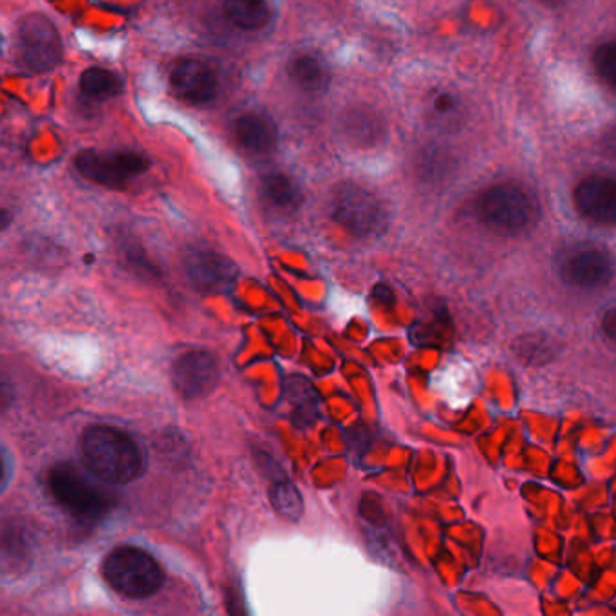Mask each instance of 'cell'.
I'll list each match as a JSON object with an SVG mask.
<instances>
[{
	"label": "cell",
	"instance_id": "obj_23",
	"mask_svg": "<svg viewBox=\"0 0 616 616\" xmlns=\"http://www.w3.org/2000/svg\"><path fill=\"white\" fill-rule=\"evenodd\" d=\"M432 107H435L438 117L449 118V120H454V117H458V103L449 92H440L432 101Z\"/></svg>",
	"mask_w": 616,
	"mask_h": 616
},
{
	"label": "cell",
	"instance_id": "obj_20",
	"mask_svg": "<svg viewBox=\"0 0 616 616\" xmlns=\"http://www.w3.org/2000/svg\"><path fill=\"white\" fill-rule=\"evenodd\" d=\"M272 505L284 519L298 520L302 516L304 501L297 486L288 480H277L272 486Z\"/></svg>",
	"mask_w": 616,
	"mask_h": 616
},
{
	"label": "cell",
	"instance_id": "obj_6",
	"mask_svg": "<svg viewBox=\"0 0 616 616\" xmlns=\"http://www.w3.org/2000/svg\"><path fill=\"white\" fill-rule=\"evenodd\" d=\"M19 58L31 73H47L62 61V38L55 24L44 15H28L16 31Z\"/></svg>",
	"mask_w": 616,
	"mask_h": 616
},
{
	"label": "cell",
	"instance_id": "obj_11",
	"mask_svg": "<svg viewBox=\"0 0 616 616\" xmlns=\"http://www.w3.org/2000/svg\"><path fill=\"white\" fill-rule=\"evenodd\" d=\"M187 273L190 280L208 294L230 292L238 280L235 264L224 255L207 250L188 253Z\"/></svg>",
	"mask_w": 616,
	"mask_h": 616
},
{
	"label": "cell",
	"instance_id": "obj_1",
	"mask_svg": "<svg viewBox=\"0 0 616 616\" xmlns=\"http://www.w3.org/2000/svg\"><path fill=\"white\" fill-rule=\"evenodd\" d=\"M81 454L98 480L109 485H127L143 472L142 450L122 432L112 427H91L81 438Z\"/></svg>",
	"mask_w": 616,
	"mask_h": 616
},
{
	"label": "cell",
	"instance_id": "obj_15",
	"mask_svg": "<svg viewBox=\"0 0 616 616\" xmlns=\"http://www.w3.org/2000/svg\"><path fill=\"white\" fill-rule=\"evenodd\" d=\"M261 193L272 207L284 210V212H294L302 205V190L294 177L288 174L273 173L264 177L261 183Z\"/></svg>",
	"mask_w": 616,
	"mask_h": 616
},
{
	"label": "cell",
	"instance_id": "obj_18",
	"mask_svg": "<svg viewBox=\"0 0 616 616\" xmlns=\"http://www.w3.org/2000/svg\"><path fill=\"white\" fill-rule=\"evenodd\" d=\"M342 132L353 143L374 145L384 134V123L373 112L354 109L342 118Z\"/></svg>",
	"mask_w": 616,
	"mask_h": 616
},
{
	"label": "cell",
	"instance_id": "obj_24",
	"mask_svg": "<svg viewBox=\"0 0 616 616\" xmlns=\"http://www.w3.org/2000/svg\"><path fill=\"white\" fill-rule=\"evenodd\" d=\"M602 331L606 334V339L616 348V308L609 309L604 319H602Z\"/></svg>",
	"mask_w": 616,
	"mask_h": 616
},
{
	"label": "cell",
	"instance_id": "obj_22",
	"mask_svg": "<svg viewBox=\"0 0 616 616\" xmlns=\"http://www.w3.org/2000/svg\"><path fill=\"white\" fill-rule=\"evenodd\" d=\"M593 62H595L596 73H598L602 80L612 87H616V41L602 44L596 50Z\"/></svg>",
	"mask_w": 616,
	"mask_h": 616
},
{
	"label": "cell",
	"instance_id": "obj_7",
	"mask_svg": "<svg viewBox=\"0 0 616 616\" xmlns=\"http://www.w3.org/2000/svg\"><path fill=\"white\" fill-rule=\"evenodd\" d=\"M562 283L582 292L606 288L615 277V263L606 250L590 244L573 246L562 253L557 264Z\"/></svg>",
	"mask_w": 616,
	"mask_h": 616
},
{
	"label": "cell",
	"instance_id": "obj_12",
	"mask_svg": "<svg viewBox=\"0 0 616 616\" xmlns=\"http://www.w3.org/2000/svg\"><path fill=\"white\" fill-rule=\"evenodd\" d=\"M177 97L190 103H208L218 97V75L207 62L187 58L176 64L170 75Z\"/></svg>",
	"mask_w": 616,
	"mask_h": 616
},
{
	"label": "cell",
	"instance_id": "obj_2",
	"mask_svg": "<svg viewBox=\"0 0 616 616\" xmlns=\"http://www.w3.org/2000/svg\"><path fill=\"white\" fill-rule=\"evenodd\" d=\"M101 575L120 595L143 601L156 595L163 586V571L156 559L134 546H120L106 557Z\"/></svg>",
	"mask_w": 616,
	"mask_h": 616
},
{
	"label": "cell",
	"instance_id": "obj_19",
	"mask_svg": "<svg viewBox=\"0 0 616 616\" xmlns=\"http://www.w3.org/2000/svg\"><path fill=\"white\" fill-rule=\"evenodd\" d=\"M80 89L84 95L95 98V100H109L122 92L123 84L117 73L101 69V67H91L81 75Z\"/></svg>",
	"mask_w": 616,
	"mask_h": 616
},
{
	"label": "cell",
	"instance_id": "obj_25",
	"mask_svg": "<svg viewBox=\"0 0 616 616\" xmlns=\"http://www.w3.org/2000/svg\"><path fill=\"white\" fill-rule=\"evenodd\" d=\"M602 151L606 152L607 156L616 160V125H613L602 138Z\"/></svg>",
	"mask_w": 616,
	"mask_h": 616
},
{
	"label": "cell",
	"instance_id": "obj_14",
	"mask_svg": "<svg viewBox=\"0 0 616 616\" xmlns=\"http://www.w3.org/2000/svg\"><path fill=\"white\" fill-rule=\"evenodd\" d=\"M288 75L295 86L306 92H323L331 81V72L317 53H298L288 64Z\"/></svg>",
	"mask_w": 616,
	"mask_h": 616
},
{
	"label": "cell",
	"instance_id": "obj_5",
	"mask_svg": "<svg viewBox=\"0 0 616 616\" xmlns=\"http://www.w3.org/2000/svg\"><path fill=\"white\" fill-rule=\"evenodd\" d=\"M333 218L359 238H376L389 227V212L384 201L359 185H344L334 194Z\"/></svg>",
	"mask_w": 616,
	"mask_h": 616
},
{
	"label": "cell",
	"instance_id": "obj_17",
	"mask_svg": "<svg viewBox=\"0 0 616 616\" xmlns=\"http://www.w3.org/2000/svg\"><path fill=\"white\" fill-rule=\"evenodd\" d=\"M288 402L298 427H308L319 416V395L308 380L294 376L288 382Z\"/></svg>",
	"mask_w": 616,
	"mask_h": 616
},
{
	"label": "cell",
	"instance_id": "obj_21",
	"mask_svg": "<svg viewBox=\"0 0 616 616\" xmlns=\"http://www.w3.org/2000/svg\"><path fill=\"white\" fill-rule=\"evenodd\" d=\"M516 351L526 364H546L553 356V348L541 334H528L517 340Z\"/></svg>",
	"mask_w": 616,
	"mask_h": 616
},
{
	"label": "cell",
	"instance_id": "obj_26",
	"mask_svg": "<svg viewBox=\"0 0 616 616\" xmlns=\"http://www.w3.org/2000/svg\"><path fill=\"white\" fill-rule=\"evenodd\" d=\"M544 2H556V0H544Z\"/></svg>",
	"mask_w": 616,
	"mask_h": 616
},
{
	"label": "cell",
	"instance_id": "obj_16",
	"mask_svg": "<svg viewBox=\"0 0 616 616\" xmlns=\"http://www.w3.org/2000/svg\"><path fill=\"white\" fill-rule=\"evenodd\" d=\"M224 15L241 30H261L272 19L268 0H224Z\"/></svg>",
	"mask_w": 616,
	"mask_h": 616
},
{
	"label": "cell",
	"instance_id": "obj_4",
	"mask_svg": "<svg viewBox=\"0 0 616 616\" xmlns=\"http://www.w3.org/2000/svg\"><path fill=\"white\" fill-rule=\"evenodd\" d=\"M47 485L56 503L84 522L100 520L111 510V497L91 480H87L76 466H55L47 477Z\"/></svg>",
	"mask_w": 616,
	"mask_h": 616
},
{
	"label": "cell",
	"instance_id": "obj_8",
	"mask_svg": "<svg viewBox=\"0 0 616 616\" xmlns=\"http://www.w3.org/2000/svg\"><path fill=\"white\" fill-rule=\"evenodd\" d=\"M75 167L81 176L101 187L123 188L129 179L148 168V160L132 151H84L75 157Z\"/></svg>",
	"mask_w": 616,
	"mask_h": 616
},
{
	"label": "cell",
	"instance_id": "obj_10",
	"mask_svg": "<svg viewBox=\"0 0 616 616\" xmlns=\"http://www.w3.org/2000/svg\"><path fill=\"white\" fill-rule=\"evenodd\" d=\"M582 218L596 224H616V179L609 176H590L579 183L573 194Z\"/></svg>",
	"mask_w": 616,
	"mask_h": 616
},
{
	"label": "cell",
	"instance_id": "obj_13",
	"mask_svg": "<svg viewBox=\"0 0 616 616\" xmlns=\"http://www.w3.org/2000/svg\"><path fill=\"white\" fill-rule=\"evenodd\" d=\"M233 134L241 143V147L246 148L252 154H270L277 148L278 131L272 118L264 112H244L233 122Z\"/></svg>",
	"mask_w": 616,
	"mask_h": 616
},
{
	"label": "cell",
	"instance_id": "obj_9",
	"mask_svg": "<svg viewBox=\"0 0 616 616\" xmlns=\"http://www.w3.org/2000/svg\"><path fill=\"white\" fill-rule=\"evenodd\" d=\"M218 362L207 351H190L174 364V387L177 395L185 399H199L210 395L218 385Z\"/></svg>",
	"mask_w": 616,
	"mask_h": 616
},
{
	"label": "cell",
	"instance_id": "obj_3",
	"mask_svg": "<svg viewBox=\"0 0 616 616\" xmlns=\"http://www.w3.org/2000/svg\"><path fill=\"white\" fill-rule=\"evenodd\" d=\"M477 213L481 221L494 232L517 235L536 222L539 207L525 188L514 183H501L481 194Z\"/></svg>",
	"mask_w": 616,
	"mask_h": 616
}]
</instances>
